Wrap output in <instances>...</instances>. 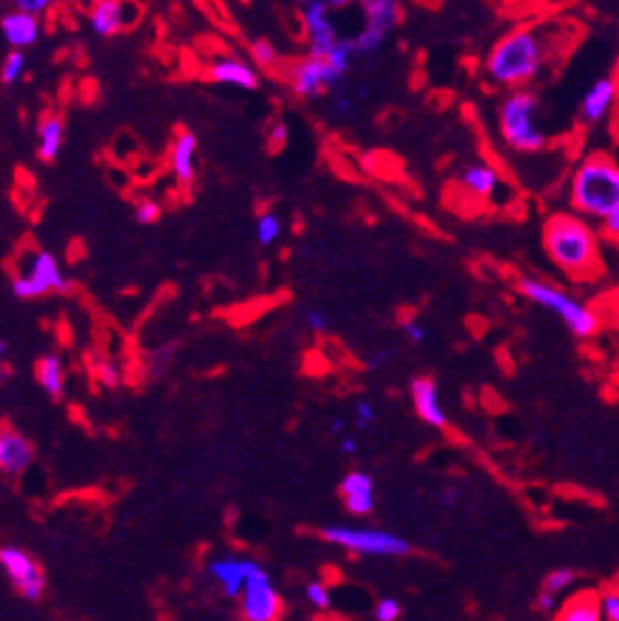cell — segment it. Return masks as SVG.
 Wrapping results in <instances>:
<instances>
[{
  "instance_id": "obj_13",
  "label": "cell",
  "mask_w": 619,
  "mask_h": 621,
  "mask_svg": "<svg viewBox=\"0 0 619 621\" xmlns=\"http://www.w3.org/2000/svg\"><path fill=\"white\" fill-rule=\"evenodd\" d=\"M341 500L351 516H370L374 510V481L362 470H351L339 485Z\"/></svg>"
},
{
  "instance_id": "obj_6",
  "label": "cell",
  "mask_w": 619,
  "mask_h": 621,
  "mask_svg": "<svg viewBox=\"0 0 619 621\" xmlns=\"http://www.w3.org/2000/svg\"><path fill=\"white\" fill-rule=\"evenodd\" d=\"M69 281L64 279L58 260L48 250H29L23 253L21 273L13 275L11 289L19 298H38L52 291H69Z\"/></svg>"
},
{
  "instance_id": "obj_22",
  "label": "cell",
  "mask_w": 619,
  "mask_h": 621,
  "mask_svg": "<svg viewBox=\"0 0 619 621\" xmlns=\"http://www.w3.org/2000/svg\"><path fill=\"white\" fill-rule=\"evenodd\" d=\"M460 188L471 197L485 200L491 197L498 188V172L491 165H471L460 174Z\"/></svg>"
},
{
  "instance_id": "obj_31",
  "label": "cell",
  "mask_w": 619,
  "mask_h": 621,
  "mask_svg": "<svg viewBox=\"0 0 619 621\" xmlns=\"http://www.w3.org/2000/svg\"><path fill=\"white\" fill-rule=\"evenodd\" d=\"M306 599L316 609H326L331 603V594L322 582H312L306 586Z\"/></svg>"
},
{
  "instance_id": "obj_11",
  "label": "cell",
  "mask_w": 619,
  "mask_h": 621,
  "mask_svg": "<svg viewBox=\"0 0 619 621\" xmlns=\"http://www.w3.org/2000/svg\"><path fill=\"white\" fill-rule=\"evenodd\" d=\"M291 81H294V91L301 99L319 97L324 89H334L329 66H326L324 58L314 56L304 58V61H299L294 69H291Z\"/></svg>"
},
{
  "instance_id": "obj_18",
  "label": "cell",
  "mask_w": 619,
  "mask_h": 621,
  "mask_svg": "<svg viewBox=\"0 0 619 621\" xmlns=\"http://www.w3.org/2000/svg\"><path fill=\"white\" fill-rule=\"evenodd\" d=\"M250 566H254V561L250 558L228 556V558H215L213 564L207 566V571H211V576L221 584L225 596H240L243 589H246Z\"/></svg>"
},
{
  "instance_id": "obj_34",
  "label": "cell",
  "mask_w": 619,
  "mask_h": 621,
  "mask_svg": "<svg viewBox=\"0 0 619 621\" xmlns=\"http://www.w3.org/2000/svg\"><path fill=\"white\" fill-rule=\"evenodd\" d=\"M601 225V238L609 240V242H615V246H619V205L615 207V213L605 217V221L599 223Z\"/></svg>"
},
{
  "instance_id": "obj_47",
  "label": "cell",
  "mask_w": 619,
  "mask_h": 621,
  "mask_svg": "<svg viewBox=\"0 0 619 621\" xmlns=\"http://www.w3.org/2000/svg\"><path fill=\"white\" fill-rule=\"evenodd\" d=\"M612 79L617 81V87H619V58H617V64H615V77Z\"/></svg>"
},
{
  "instance_id": "obj_28",
  "label": "cell",
  "mask_w": 619,
  "mask_h": 621,
  "mask_svg": "<svg viewBox=\"0 0 619 621\" xmlns=\"http://www.w3.org/2000/svg\"><path fill=\"white\" fill-rule=\"evenodd\" d=\"M281 235V221L275 217L273 213H266L258 217V225H256V238L261 246H273L275 240H279Z\"/></svg>"
},
{
  "instance_id": "obj_41",
  "label": "cell",
  "mask_w": 619,
  "mask_h": 621,
  "mask_svg": "<svg viewBox=\"0 0 619 621\" xmlns=\"http://www.w3.org/2000/svg\"><path fill=\"white\" fill-rule=\"evenodd\" d=\"M339 450H341V455H354V452H357V440L351 438V434H345V438L339 440Z\"/></svg>"
},
{
  "instance_id": "obj_44",
  "label": "cell",
  "mask_w": 619,
  "mask_h": 621,
  "mask_svg": "<svg viewBox=\"0 0 619 621\" xmlns=\"http://www.w3.org/2000/svg\"><path fill=\"white\" fill-rule=\"evenodd\" d=\"M345 427H347L345 419H334V422L329 425V430H331V434H341V432H345Z\"/></svg>"
},
{
  "instance_id": "obj_9",
  "label": "cell",
  "mask_w": 619,
  "mask_h": 621,
  "mask_svg": "<svg viewBox=\"0 0 619 621\" xmlns=\"http://www.w3.org/2000/svg\"><path fill=\"white\" fill-rule=\"evenodd\" d=\"M0 566H3L5 576L11 578L23 599L38 601L41 596H44L46 576L26 551L15 549V545H3V549H0Z\"/></svg>"
},
{
  "instance_id": "obj_46",
  "label": "cell",
  "mask_w": 619,
  "mask_h": 621,
  "mask_svg": "<svg viewBox=\"0 0 619 621\" xmlns=\"http://www.w3.org/2000/svg\"><path fill=\"white\" fill-rule=\"evenodd\" d=\"M337 106H339V112H347V109H349V102H347V99H339Z\"/></svg>"
},
{
  "instance_id": "obj_1",
  "label": "cell",
  "mask_w": 619,
  "mask_h": 621,
  "mask_svg": "<svg viewBox=\"0 0 619 621\" xmlns=\"http://www.w3.org/2000/svg\"><path fill=\"white\" fill-rule=\"evenodd\" d=\"M562 26L556 23H524L496 41L485 58V74L506 89H526L547 69L554 52L562 48Z\"/></svg>"
},
{
  "instance_id": "obj_26",
  "label": "cell",
  "mask_w": 619,
  "mask_h": 621,
  "mask_svg": "<svg viewBox=\"0 0 619 621\" xmlns=\"http://www.w3.org/2000/svg\"><path fill=\"white\" fill-rule=\"evenodd\" d=\"M576 578H579V574H576L574 568H554V571H549L547 578H543L539 591L554 596V599L562 601V596L572 589V586L576 584Z\"/></svg>"
},
{
  "instance_id": "obj_27",
  "label": "cell",
  "mask_w": 619,
  "mask_h": 621,
  "mask_svg": "<svg viewBox=\"0 0 619 621\" xmlns=\"http://www.w3.org/2000/svg\"><path fill=\"white\" fill-rule=\"evenodd\" d=\"M384 38H387V31L382 29H374V26H367L357 33L354 38V56H372L380 52V46L384 44Z\"/></svg>"
},
{
  "instance_id": "obj_43",
  "label": "cell",
  "mask_w": 619,
  "mask_h": 621,
  "mask_svg": "<svg viewBox=\"0 0 619 621\" xmlns=\"http://www.w3.org/2000/svg\"><path fill=\"white\" fill-rule=\"evenodd\" d=\"M102 376H104V380H106L109 384H116V380H120V376H116V369H114V366H102Z\"/></svg>"
},
{
  "instance_id": "obj_3",
  "label": "cell",
  "mask_w": 619,
  "mask_h": 621,
  "mask_svg": "<svg viewBox=\"0 0 619 621\" xmlns=\"http://www.w3.org/2000/svg\"><path fill=\"white\" fill-rule=\"evenodd\" d=\"M572 213L601 223L619 205V162L612 155L592 153L574 167L569 178Z\"/></svg>"
},
{
  "instance_id": "obj_39",
  "label": "cell",
  "mask_w": 619,
  "mask_h": 621,
  "mask_svg": "<svg viewBox=\"0 0 619 621\" xmlns=\"http://www.w3.org/2000/svg\"><path fill=\"white\" fill-rule=\"evenodd\" d=\"M403 329H405V334H407V339L415 341V343H423L425 337H428V334H425V329H423V326L417 324V321H405Z\"/></svg>"
},
{
  "instance_id": "obj_32",
  "label": "cell",
  "mask_w": 619,
  "mask_h": 621,
  "mask_svg": "<svg viewBox=\"0 0 619 621\" xmlns=\"http://www.w3.org/2000/svg\"><path fill=\"white\" fill-rule=\"evenodd\" d=\"M135 217H137V223H142V225L155 223L157 217H160V205H157L155 200H139L137 207H135Z\"/></svg>"
},
{
  "instance_id": "obj_35",
  "label": "cell",
  "mask_w": 619,
  "mask_h": 621,
  "mask_svg": "<svg viewBox=\"0 0 619 621\" xmlns=\"http://www.w3.org/2000/svg\"><path fill=\"white\" fill-rule=\"evenodd\" d=\"M250 54H254L258 66H269L275 61V48L269 44V41H256V44L250 46Z\"/></svg>"
},
{
  "instance_id": "obj_2",
  "label": "cell",
  "mask_w": 619,
  "mask_h": 621,
  "mask_svg": "<svg viewBox=\"0 0 619 621\" xmlns=\"http://www.w3.org/2000/svg\"><path fill=\"white\" fill-rule=\"evenodd\" d=\"M543 250L566 279L592 283L605 275L601 233L587 217L576 213H554L543 223Z\"/></svg>"
},
{
  "instance_id": "obj_7",
  "label": "cell",
  "mask_w": 619,
  "mask_h": 621,
  "mask_svg": "<svg viewBox=\"0 0 619 621\" xmlns=\"http://www.w3.org/2000/svg\"><path fill=\"white\" fill-rule=\"evenodd\" d=\"M322 539L359 556H407L409 553L405 539L387 531H374V528L326 526L322 528Z\"/></svg>"
},
{
  "instance_id": "obj_24",
  "label": "cell",
  "mask_w": 619,
  "mask_h": 621,
  "mask_svg": "<svg viewBox=\"0 0 619 621\" xmlns=\"http://www.w3.org/2000/svg\"><path fill=\"white\" fill-rule=\"evenodd\" d=\"M36 376L38 384L44 387V392L52 394V397H61L64 394V362L56 354H48L41 359L36 364Z\"/></svg>"
},
{
  "instance_id": "obj_45",
  "label": "cell",
  "mask_w": 619,
  "mask_h": 621,
  "mask_svg": "<svg viewBox=\"0 0 619 621\" xmlns=\"http://www.w3.org/2000/svg\"><path fill=\"white\" fill-rule=\"evenodd\" d=\"M455 498H458L455 490H446V495H442V503H446V506H448V503L455 500Z\"/></svg>"
},
{
  "instance_id": "obj_14",
  "label": "cell",
  "mask_w": 619,
  "mask_h": 621,
  "mask_svg": "<svg viewBox=\"0 0 619 621\" xmlns=\"http://www.w3.org/2000/svg\"><path fill=\"white\" fill-rule=\"evenodd\" d=\"M137 15H139L137 5H124L116 3V0H102V3H97L94 11H91V29H94L97 36H114V33L132 26Z\"/></svg>"
},
{
  "instance_id": "obj_8",
  "label": "cell",
  "mask_w": 619,
  "mask_h": 621,
  "mask_svg": "<svg viewBox=\"0 0 619 621\" xmlns=\"http://www.w3.org/2000/svg\"><path fill=\"white\" fill-rule=\"evenodd\" d=\"M240 614L246 621H279L283 614V599L273 589L269 574L256 561L248 571L246 589L240 594Z\"/></svg>"
},
{
  "instance_id": "obj_36",
  "label": "cell",
  "mask_w": 619,
  "mask_h": 621,
  "mask_svg": "<svg viewBox=\"0 0 619 621\" xmlns=\"http://www.w3.org/2000/svg\"><path fill=\"white\" fill-rule=\"evenodd\" d=\"M354 415H357V427H359V430H367V427L374 422V407L367 399L357 402Z\"/></svg>"
},
{
  "instance_id": "obj_42",
  "label": "cell",
  "mask_w": 619,
  "mask_h": 621,
  "mask_svg": "<svg viewBox=\"0 0 619 621\" xmlns=\"http://www.w3.org/2000/svg\"><path fill=\"white\" fill-rule=\"evenodd\" d=\"M390 357H392L390 351H378V354H374V357L370 359V366H372V369H382L384 364L390 362Z\"/></svg>"
},
{
  "instance_id": "obj_37",
  "label": "cell",
  "mask_w": 619,
  "mask_h": 621,
  "mask_svg": "<svg viewBox=\"0 0 619 621\" xmlns=\"http://www.w3.org/2000/svg\"><path fill=\"white\" fill-rule=\"evenodd\" d=\"M306 324H308V329L316 331V334H324L326 329H329V318H326L322 310H308Z\"/></svg>"
},
{
  "instance_id": "obj_40",
  "label": "cell",
  "mask_w": 619,
  "mask_h": 621,
  "mask_svg": "<svg viewBox=\"0 0 619 621\" xmlns=\"http://www.w3.org/2000/svg\"><path fill=\"white\" fill-rule=\"evenodd\" d=\"M269 145H271V147L286 145V127H283V124H275V127L271 129V134H269Z\"/></svg>"
},
{
  "instance_id": "obj_17",
  "label": "cell",
  "mask_w": 619,
  "mask_h": 621,
  "mask_svg": "<svg viewBox=\"0 0 619 621\" xmlns=\"http://www.w3.org/2000/svg\"><path fill=\"white\" fill-rule=\"evenodd\" d=\"M33 463L31 442L15 430L0 432V470L8 475H19Z\"/></svg>"
},
{
  "instance_id": "obj_30",
  "label": "cell",
  "mask_w": 619,
  "mask_h": 621,
  "mask_svg": "<svg viewBox=\"0 0 619 621\" xmlns=\"http://www.w3.org/2000/svg\"><path fill=\"white\" fill-rule=\"evenodd\" d=\"M601 614H605V621H619V586H609L601 591Z\"/></svg>"
},
{
  "instance_id": "obj_10",
  "label": "cell",
  "mask_w": 619,
  "mask_h": 621,
  "mask_svg": "<svg viewBox=\"0 0 619 621\" xmlns=\"http://www.w3.org/2000/svg\"><path fill=\"white\" fill-rule=\"evenodd\" d=\"M301 19H304V29L308 33V41H312V54L314 58H326L339 44V33L334 29L329 5L322 3V0H312V3H304L301 8Z\"/></svg>"
},
{
  "instance_id": "obj_21",
  "label": "cell",
  "mask_w": 619,
  "mask_h": 621,
  "mask_svg": "<svg viewBox=\"0 0 619 621\" xmlns=\"http://www.w3.org/2000/svg\"><path fill=\"white\" fill-rule=\"evenodd\" d=\"M195 153H198V137L190 129H182L172 142V155H170V167L178 182L192 184V180H195Z\"/></svg>"
},
{
  "instance_id": "obj_20",
  "label": "cell",
  "mask_w": 619,
  "mask_h": 621,
  "mask_svg": "<svg viewBox=\"0 0 619 621\" xmlns=\"http://www.w3.org/2000/svg\"><path fill=\"white\" fill-rule=\"evenodd\" d=\"M0 29H3V36L13 48H29L41 36V23L36 15L23 11L5 13L3 21H0Z\"/></svg>"
},
{
  "instance_id": "obj_38",
  "label": "cell",
  "mask_w": 619,
  "mask_h": 621,
  "mask_svg": "<svg viewBox=\"0 0 619 621\" xmlns=\"http://www.w3.org/2000/svg\"><path fill=\"white\" fill-rule=\"evenodd\" d=\"M46 8H48L46 0H19V3H15V11H23V13H29V15L44 13Z\"/></svg>"
},
{
  "instance_id": "obj_29",
  "label": "cell",
  "mask_w": 619,
  "mask_h": 621,
  "mask_svg": "<svg viewBox=\"0 0 619 621\" xmlns=\"http://www.w3.org/2000/svg\"><path fill=\"white\" fill-rule=\"evenodd\" d=\"M23 69H26V56H23V52H11L5 56L0 79H3L5 87H11V83H15L23 77Z\"/></svg>"
},
{
  "instance_id": "obj_19",
  "label": "cell",
  "mask_w": 619,
  "mask_h": 621,
  "mask_svg": "<svg viewBox=\"0 0 619 621\" xmlns=\"http://www.w3.org/2000/svg\"><path fill=\"white\" fill-rule=\"evenodd\" d=\"M207 79L215 83H228V87L238 89H256L258 87V74L250 69L246 61L240 58H217L207 66Z\"/></svg>"
},
{
  "instance_id": "obj_15",
  "label": "cell",
  "mask_w": 619,
  "mask_h": 621,
  "mask_svg": "<svg viewBox=\"0 0 619 621\" xmlns=\"http://www.w3.org/2000/svg\"><path fill=\"white\" fill-rule=\"evenodd\" d=\"M409 394H413L415 413L420 415V419H425V422L432 427L448 425L446 407L440 405V392L432 376H417V380H413V384H409Z\"/></svg>"
},
{
  "instance_id": "obj_25",
  "label": "cell",
  "mask_w": 619,
  "mask_h": 621,
  "mask_svg": "<svg viewBox=\"0 0 619 621\" xmlns=\"http://www.w3.org/2000/svg\"><path fill=\"white\" fill-rule=\"evenodd\" d=\"M364 15H367V26L390 33V29H395V23L399 21V5L395 0H367Z\"/></svg>"
},
{
  "instance_id": "obj_12",
  "label": "cell",
  "mask_w": 619,
  "mask_h": 621,
  "mask_svg": "<svg viewBox=\"0 0 619 621\" xmlns=\"http://www.w3.org/2000/svg\"><path fill=\"white\" fill-rule=\"evenodd\" d=\"M619 99V87L612 77H605L599 81H594L587 94L582 99L579 114L587 124H599L605 122L609 112H612Z\"/></svg>"
},
{
  "instance_id": "obj_4",
  "label": "cell",
  "mask_w": 619,
  "mask_h": 621,
  "mask_svg": "<svg viewBox=\"0 0 619 621\" xmlns=\"http://www.w3.org/2000/svg\"><path fill=\"white\" fill-rule=\"evenodd\" d=\"M541 102L529 89L511 91L498 106V129L500 137L514 153L537 155L549 145L547 132L539 122Z\"/></svg>"
},
{
  "instance_id": "obj_33",
  "label": "cell",
  "mask_w": 619,
  "mask_h": 621,
  "mask_svg": "<svg viewBox=\"0 0 619 621\" xmlns=\"http://www.w3.org/2000/svg\"><path fill=\"white\" fill-rule=\"evenodd\" d=\"M399 614H403V607L395 599H382L378 607H374V617L378 621H397Z\"/></svg>"
},
{
  "instance_id": "obj_5",
  "label": "cell",
  "mask_w": 619,
  "mask_h": 621,
  "mask_svg": "<svg viewBox=\"0 0 619 621\" xmlns=\"http://www.w3.org/2000/svg\"><path fill=\"white\" fill-rule=\"evenodd\" d=\"M518 291H521L529 301H533V304L551 310V314H554L559 321L574 334V337L592 339L594 334L599 331L601 321L597 310H594L589 304H584V301L574 298L572 293L562 291L559 285L524 275V279L518 281Z\"/></svg>"
},
{
  "instance_id": "obj_23",
  "label": "cell",
  "mask_w": 619,
  "mask_h": 621,
  "mask_svg": "<svg viewBox=\"0 0 619 621\" xmlns=\"http://www.w3.org/2000/svg\"><path fill=\"white\" fill-rule=\"evenodd\" d=\"M64 145V120L56 114H48L38 124V157L44 162L56 159L58 149Z\"/></svg>"
},
{
  "instance_id": "obj_16",
  "label": "cell",
  "mask_w": 619,
  "mask_h": 621,
  "mask_svg": "<svg viewBox=\"0 0 619 621\" xmlns=\"http://www.w3.org/2000/svg\"><path fill=\"white\" fill-rule=\"evenodd\" d=\"M554 621H605L601 614V591L576 589L559 603Z\"/></svg>"
}]
</instances>
